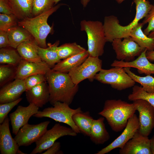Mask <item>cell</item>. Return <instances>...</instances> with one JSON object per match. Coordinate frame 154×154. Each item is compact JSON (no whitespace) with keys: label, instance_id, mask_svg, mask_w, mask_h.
I'll list each match as a JSON object with an SVG mask.
<instances>
[{"label":"cell","instance_id":"52a82bcc","mask_svg":"<svg viewBox=\"0 0 154 154\" xmlns=\"http://www.w3.org/2000/svg\"><path fill=\"white\" fill-rule=\"evenodd\" d=\"M94 79L110 85L114 89L121 91L133 87L135 82L129 76L124 68L114 67L109 69H102Z\"/></svg>","mask_w":154,"mask_h":154},{"label":"cell","instance_id":"d6986e66","mask_svg":"<svg viewBox=\"0 0 154 154\" xmlns=\"http://www.w3.org/2000/svg\"><path fill=\"white\" fill-rule=\"evenodd\" d=\"M26 90L24 80L15 79L1 89L0 104L10 102L18 100Z\"/></svg>","mask_w":154,"mask_h":154},{"label":"cell","instance_id":"e575fe53","mask_svg":"<svg viewBox=\"0 0 154 154\" xmlns=\"http://www.w3.org/2000/svg\"><path fill=\"white\" fill-rule=\"evenodd\" d=\"M18 19L13 14H0V30L8 31L11 28L18 25Z\"/></svg>","mask_w":154,"mask_h":154},{"label":"cell","instance_id":"603a6c76","mask_svg":"<svg viewBox=\"0 0 154 154\" xmlns=\"http://www.w3.org/2000/svg\"><path fill=\"white\" fill-rule=\"evenodd\" d=\"M13 14L20 21L33 17V0H7Z\"/></svg>","mask_w":154,"mask_h":154},{"label":"cell","instance_id":"2e32d148","mask_svg":"<svg viewBox=\"0 0 154 154\" xmlns=\"http://www.w3.org/2000/svg\"><path fill=\"white\" fill-rule=\"evenodd\" d=\"M9 118L7 116L0 125V151L1 154H24L19 149L9 129Z\"/></svg>","mask_w":154,"mask_h":154},{"label":"cell","instance_id":"f1b7e54d","mask_svg":"<svg viewBox=\"0 0 154 154\" xmlns=\"http://www.w3.org/2000/svg\"><path fill=\"white\" fill-rule=\"evenodd\" d=\"M14 48L8 47L0 49V63L17 67L21 60L22 58Z\"/></svg>","mask_w":154,"mask_h":154},{"label":"cell","instance_id":"7bdbcfd3","mask_svg":"<svg viewBox=\"0 0 154 154\" xmlns=\"http://www.w3.org/2000/svg\"><path fill=\"white\" fill-rule=\"evenodd\" d=\"M150 139L151 154H154V135Z\"/></svg>","mask_w":154,"mask_h":154},{"label":"cell","instance_id":"7c38bea8","mask_svg":"<svg viewBox=\"0 0 154 154\" xmlns=\"http://www.w3.org/2000/svg\"><path fill=\"white\" fill-rule=\"evenodd\" d=\"M133 103L139 114V131L142 135L148 136L154 128V107L142 99L136 100Z\"/></svg>","mask_w":154,"mask_h":154},{"label":"cell","instance_id":"f6af8a7d","mask_svg":"<svg viewBox=\"0 0 154 154\" xmlns=\"http://www.w3.org/2000/svg\"><path fill=\"white\" fill-rule=\"evenodd\" d=\"M148 36L154 39V30L151 32L148 35Z\"/></svg>","mask_w":154,"mask_h":154},{"label":"cell","instance_id":"3957f363","mask_svg":"<svg viewBox=\"0 0 154 154\" xmlns=\"http://www.w3.org/2000/svg\"><path fill=\"white\" fill-rule=\"evenodd\" d=\"M136 110L133 103L119 100H108L104 103L103 110L98 114L105 118L111 129L117 132L124 129L129 119Z\"/></svg>","mask_w":154,"mask_h":154},{"label":"cell","instance_id":"f35d334b","mask_svg":"<svg viewBox=\"0 0 154 154\" xmlns=\"http://www.w3.org/2000/svg\"><path fill=\"white\" fill-rule=\"evenodd\" d=\"M60 143L59 142L56 141L49 148L46 150L42 154H63L62 151L60 150Z\"/></svg>","mask_w":154,"mask_h":154},{"label":"cell","instance_id":"8992f818","mask_svg":"<svg viewBox=\"0 0 154 154\" xmlns=\"http://www.w3.org/2000/svg\"><path fill=\"white\" fill-rule=\"evenodd\" d=\"M52 105V107L45 108L42 111H38L33 116L51 118L56 121L66 124L77 134L80 133L72 117L74 114L82 111L81 108L72 109L68 104L60 102H55Z\"/></svg>","mask_w":154,"mask_h":154},{"label":"cell","instance_id":"7a4b0ae2","mask_svg":"<svg viewBox=\"0 0 154 154\" xmlns=\"http://www.w3.org/2000/svg\"><path fill=\"white\" fill-rule=\"evenodd\" d=\"M46 75L50 103L52 105L55 102H60L70 104L78 91V84L74 83L68 73L51 69Z\"/></svg>","mask_w":154,"mask_h":154},{"label":"cell","instance_id":"d6a6232c","mask_svg":"<svg viewBox=\"0 0 154 154\" xmlns=\"http://www.w3.org/2000/svg\"><path fill=\"white\" fill-rule=\"evenodd\" d=\"M55 5V0H33V17L52 9Z\"/></svg>","mask_w":154,"mask_h":154},{"label":"cell","instance_id":"5bb4252c","mask_svg":"<svg viewBox=\"0 0 154 154\" xmlns=\"http://www.w3.org/2000/svg\"><path fill=\"white\" fill-rule=\"evenodd\" d=\"M39 108L30 103L26 107L19 106L15 111L11 113L9 118L13 133L16 135L21 127L28 123L30 118L39 111Z\"/></svg>","mask_w":154,"mask_h":154},{"label":"cell","instance_id":"4fadbf2b","mask_svg":"<svg viewBox=\"0 0 154 154\" xmlns=\"http://www.w3.org/2000/svg\"><path fill=\"white\" fill-rule=\"evenodd\" d=\"M139 128L138 117L135 114L129 119L126 127L121 135L112 142L95 154H105L116 148L121 149L133 137Z\"/></svg>","mask_w":154,"mask_h":154},{"label":"cell","instance_id":"1f68e13d","mask_svg":"<svg viewBox=\"0 0 154 154\" xmlns=\"http://www.w3.org/2000/svg\"><path fill=\"white\" fill-rule=\"evenodd\" d=\"M128 99L133 101L138 99L145 100L154 107V92L149 93L144 90L141 86L134 85L132 93L128 96Z\"/></svg>","mask_w":154,"mask_h":154},{"label":"cell","instance_id":"836d02e7","mask_svg":"<svg viewBox=\"0 0 154 154\" xmlns=\"http://www.w3.org/2000/svg\"><path fill=\"white\" fill-rule=\"evenodd\" d=\"M17 67L8 64L0 65V85L1 87H3L8 82L13 78H15Z\"/></svg>","mask_w":154,"mask_h":154},{"label":"cell","instance_id":"ab89813d","mask_svg":"<svg viewBox=\"0 0 154 154\" xmlns=\"http://www.w3.org/2000/svg\"><path fill=\"white\" fill-rule=\"evenodd\" d=\"M0 13L7 15L13 14L12 10L7 0H0Z\"/></svg>","mask_w":154,"mask_h":154},{"label":"cell","instance_id":"8d00e7d4","mask_svg":"<svg viewBox=\"0 0 154 154\" xmlns=\"http://www.w3.org/2000/svg\"><path fill=\"white\" fill-rule=\"evenodd\" d=\"M22 100L20 98L18 100L10 102L0 104V124H1L10 111Z\"/></svg>","mask_w":154,"mask_h":154},{"label":"cell","instance_id":"44dd1931","mask_svg":"<svg viewBox=\"0 0 154 154\" xmlns=\"http://www.w3.org/2000/svg\"><path fill=\"white\" fill-rule=\"evenodd\" d=\"M103 117L94 119L90 136L91 140L96 145L103 144L110 138V134L106 130Z\"/></svg>","mask_w":154,"mask_h":154},{"label":"cell","instance_id":"cb8c5ba5","mask_svg":"<svg viewBox=\"0 0 154 154\" xmlns=\"http://www.w3.org/2000/svg\"><path fill=\"white\" fill-rule=\"evenodd\" d=\"M59 43V40H58L53 44L48 43V47L45 48L36 45L38 54L42 60L46 63L51 68H53L56 64L61 61L57 51Z\"/></svg>","mask_w":154,"mask_h":154},{"label":"cell","instance_id":"7402d4cb","mask_svg":"<svg viewBox=\"0 0 154 154\" xmlns=\"http://www.w3.org/2000/svg\"><path fill=\"white\" fill-rule=\"evenodd\" d=\"M89 56L88 52L86 50L61 60L56 64L52 69L55 71L68 73L72 69L81 65Z\"/></svg>","mask_w":154,"mask_h":154},{"label":"cell","instance_id":"60d3db41","mask_svg":"<svg viewBox=\"0 0 154 154\" xmlns=\"http://www.w3.org/2000/svg\"><path fill=\"white\" fill-rule=\"evenodd\" d=\"M8 47L9 43L7 32L0 30V48Z\"/></svg>","mask_w":154,"mask_h":154},{"label":"cell","instance_id":"484cf974","mask_svg":"<svg viewBox=\"0 0 154 154\" xmlns=\"http://www.w3.org/2000/svg\"><path fill=\"white\" fill-rule=\"evenodd\" d=\"M7 33L9 47L15 49L22 42L34 39L28 31L18 25L11 28Z\"/></svg>","mask_w":154,"mask_h":154},{"label":"cell","instance_id":"d590c367","mask_svg":"<svg viewBox=\"0 0 154 154\" xmlns=\"http://www.w3.org/2000/svg\"><path fill=\"white\" fill-rule=\"evenodd\" d=\"M46 74H34L23 79L26 91L38 84L47 81Z\"/></svg>","mask_w":154,"mask_h":154},{"label":"cell","instance_id":"d4e9b609","mask_svg":"<svg viewBox=\"0 0 154 154\" xmlns=\"http://www.w3.org/2000/svg\"><path fill=\"white\" fill-rule=\"evenodd\" d=\"M34 39L24 42L17 48L23 59L31 62H40L42 61L38 55Z\"/></svg>","mask_w":154,"mask_h":154},{"label":"cell","instance_id":"4dcf8cb0","mask_svg":"<svg viewBox=\"0 0 154 154\" xmlns=\"http://www.w3.org/2000/svg\"><path fill=\"white\" fill-rule=\"evenodd\" d=\"M125 71L135 82L140 84L143 88L149 93L154 92V77L150 75L145 76H138L132 72L130 68H124Z\"/></svg>","mask_w":154,"mask_h":154},{"label":"cell","instance_id":"83f0119b","mask_svg":"<svg viewBox=\"0 0 154 154\" xmlns=\"http://www.w3.org/2000/svg\"><path fill=\"white\" fill-rule=\"evenodd\" d=\"M73 120L79 129L80 133L89 137L94 119L88 111H82L74 114L72 116Z\"/></svg>","mask_w":154,"mask_h":154},{"label":"cell","instance_id":"4316f807","mask_svg":"<svg viewBox=\"0 0 154 154\" xmlns=\"http://www.w3.org/2000/svg\"><path fill=\"white\" fill-rule=\"evenodd\" d=\"M141 23L138 24L130 31L129 36L141 47L147 51L154 50V39L149 37L143 31V25Z\"/></svg>","mask_w":154,"mask_h":154},{"label":"cell","instance_id":"5b68a950","mask_svg":"<svg viewBox=\"0 0 154 154\" xmlns=\"http://www.w3.org/2000/svg\"><path fill=\"white\" fill-rule=\"evenodd\" d=\"M80 25L81 30L87 34L89 56L99 57L102 56L107 42L103 24L99 21L84 20L81 21Z\"/></svg>","mask_w":154,"mask_h":154},{"label":"cell","instance_id":"6da1fadb","mask_svg":"<svg viewBox=\"0 0 154 154\" xmlns=\"http://www.w3.org/2000/svg\"><path fill=\"white\" fill-rule=\"evenodd\" d=\"M136 6V14L132 21L127 25H120L117 18L114 15L106 16L103 26L107 42H112L115 39H121L129 37L131 30L145 17L151 9L153 5L148 0H133Z\"/></svg>","mask_w":154,"mask_h":154},{"label":"cell","instance_id":"9a60e30c","mask_svg":"<svg viewBox=\"0 0 154 154\" xmlns=\"http://www.w3.org/2000/svg\"><path fill=\"white\" fill-rule=\"evenodd\" d=\"M120 154H151L150 139L139 130L119 150Z\"/></svg>","mask_w":154,"mask_h":154},{"label":"cell","instance_id":"e0dca14e","mask_svg":"<svg viewBox=\"0 0 154 154\" xmlns=\"http://www.w3.org/2000/svg\"><path fill=\"white\" fill-rule=\"evenodd\" d=\"M147 49H145L135 59L129 62L115 60L111 66L113 67L134 68L137 69L138 73L146 75L154 74V64L150 62L146 56Z\"/></svg>","mask_w":154,"mask_h":154},{"label":"cell","instance_id":"9c48e42d","mask_svg":"<svg viewBox=\"0 0 154 154\" xmlns=\"http://www.w3.org/2000/svg\"><path fill=\"white\" fill-rule=\"evenodd\" d=\"M102 61L98 57L90 56L79 66L68 73L73 82L76 84L86 79L92 82L95 76L102 69Z\"/></svg>","mask_w":154,"mask_h":154},{"label":"cell","instance_id":"ee69618b","mask_svg":"<svg viewBox=\"0 0 154 154\" xmlns=\"http://www.w3.org/2000/svg\"><path fill=\"white\" fill-rule=\"evenodd\" d=\"M90 0H81V3L83 7H86Z\"/></svg>","mask_w":154,"mask_h":154},{"label":"cell","instance_id":"30bf717a","mask_svg":"<svg viewBox=\"0 0 154 154\" xmlns=\"http://www.w3.org/2000/svg\"><path fill=\"white\" fill-rule=\"evenodd\" d=\"M49 121L37 124H26L19 130L14 139L18 146H28L36 142L47 130Z\"/></svg>","mask_w":154,"mask_h":154},{"label":"cell","instance_id":"bcb514c9","mask_svg":"<svg viewBox=\"0 0 154 154\" xmlns=\"http://www.w3.org/2000/svg\"><path fill=\"white\" fill-rule=\"evenodd\" d=\"M124 0H116V1L118 4H120Z\"/></svg>","mask_w":154,"mask_h":154},{"label":"cell","instance_id":"7dc6e473","mask_svg":"<svg viewBox=\"0 0 154 154\" xmlns=\"http://www.w3.org/2000/svg\"><path fill=\"white\" fill-rule=\"evenodd\" d=\"M61 0H55V5Z\"/></svg>","mask_w":154,"mask_h":154},{"label":"cell","instance_id":"8fae6325","mask_svg":"<svg viewBox=\"0 0 154 154\" xmlns=\"http://www.w3.org/2000/svg\"><path fill=\"white\" fill-rule=\"evenodd\" d=\"M121 39H115L112 45L119 60L129 62L134 60L145 49L140 46L130 37Z\"/></svg>","mask_w":154,"mask_h":154},{"label":"cell","instance_id":"ac0fdd59","mask_svg":"<svg viewBox=\"0 0 154 154\" xmlns=\"http://www.w3.org/2000/svg\"><path fill=\"white\" fill-rule=\"evenodd\" d=\"M45 62H29L22 59L17 67L14 79L23 80L34 74H46L51 69Z\"/></svg>","mask_w":154,"mask_h":154},{"label":"cell","instance_id":"f546056e","mask_svg":"<svg viewBox=\"0 0 154 154\" xmlns=\"http://www.w3.org/2000/svg\"><path fill=\"white\" fill-rule=\"evenodd\" d=\"M86 50L74 42L66 43L58 46L57 51L60 59H64L77 54Z\"/></svg>","mask_w":154,"mask_h":154},{"label":"cell","instance_id":"b9f144b4","mask_svg":"<svg viewBox=\"0 0 154 154\" xmlns=\"http://www.w3.org/2000/svg\"><path fill=\"white\" fill-rule=\"evenodd\" d=\"M147 57L149 61H154V50L152 51H147L146 52Z\"/></svg>","mask_w":154,"mask_h":154},{"label":"cell","instance_id":"277c9868","mask_svg":"<svg viewBox=\"0 0 154 154\" xmlns=\"http://www.w3.org/2000/svg\"><path fill=\"white\" fill-rule=\"evenodd\" d=\"M63 5L58 4L49 11L38 15L20 21L18 22V25L25 28L31 34L38 46L46 48L47 37L53 32V27H51L47 23L48 18Z\"/></svg>","mask_w":154,"mask_h":154},{"label":"cell","instance_id":"ba28073f","mask_svg":"<svg viewBox=\"0 0 154 154\" xmlns=\"http://www.w3.org/2000/svg\"><path fill=\"white\" fill-rule=\"evenodd\" d=\"M77 133L71 128L56 123L50 129L47 130L36 142V147L31 154L42 153L51 146L59 138L65 136H75Z\"/></svg>","mask_w":154,"mask_h":154},{"label":"cell","instance_id":"ffe728a7","mask_svg":"<svg viewBox=\"0 0 154 154\" xmlns=\"http://www.w3.org/2000/svg\"><path fill=\"white\" fill-rule=\"evenodd\" d=\"M27 100L29 104H33L42 108L48 102L50 97L47 81L40 84L26 92Z\"/></svg>","mask_w":154,"mask_h":154},{"label":"cell","instance_id":"74e56055","mask_svg":"<svg viewBox=\"0 0 154 154\" xmlns=\"http://www.w3.org/2000/svg\"><path fill=\"white\" fill-rule=\"evenodd\" d=\"M144 18L142 23L143 25L147 23L148 25L143 32L148 36L151 32L154 30V2L151 9Z\"/></svg>","mask_w":154,"mask_h":154}]
</instances>
